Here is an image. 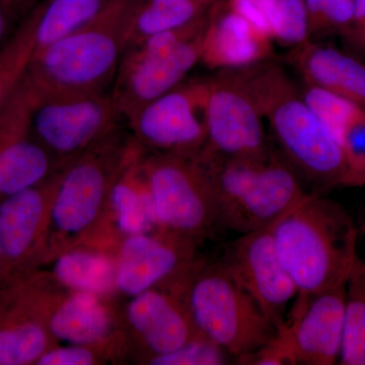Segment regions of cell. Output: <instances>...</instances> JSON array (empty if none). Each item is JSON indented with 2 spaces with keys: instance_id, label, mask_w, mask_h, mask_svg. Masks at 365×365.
Instances as JSON below:
<instances>
[{
  "instance_id": "cell-31",
  "label": "cell",
  "mask_w": 365,
  "mask_h": 365,
  "mask_svg": "<svg viewBox=\"0 0 365 365\" xmlns=\"http://www.w3.org/2000/svg\"><path fill=\"white\" fill-rule=\"evenodd\" d=\"M232 359L225 350L215 343L202 337L196 336L179 349L157 355L151 359L153 365H222L230 364Z\"/></svg>"
},
{
  "instance_id": "cell-36",
  "label": "cell",
  "mask_w": 365,
  "mask_h": 365,
  "mask_svg": "<svg viewBox=\"0 0 365 365\" xmlns=\"http://www.w3.org/2000/svg\"><path fill=\"white\" fill-rule=\"evenodd\" d=\"M4 255V250H2L1 242H0V256Z\"/></svg>"
},
{
  "instance_id": "cell-25",
  "label": "cell",
  "mask_w": 365,
  "mask_h": 365,
  "mask_svg": "<svg viewBox=\"0 0 365 365\" xmlns=\"http://www.w3.org/2000/svg\"><path fill=\"white\" fill-rule=\"evenodd\" d=\"M339 364L365 365V263L359 256L348 278Z\"/></svg>"
},
{
  "instance_id": "cell-32",
  "label": "cell",
  "mask_w": 365,
  "mask_h": 365,
  "mask_svg": "<svg viewBox=\"0 0 365 365\" xmlns=\"http://www.w3.org/2000/svg\"><path fill=\"white\" fill-rule=\"evenodd\" d=\"M37 0H0V50L18 32Z\"/></svg>"
},
{
  "instance_id": "cell-27",
  "label": "cell",
  "mask_w": 365,
  "mask_h": 365,
  "mask_svg": "<svg viewBox=\"0 0 365 365\" xmlns=\"http://www.w3.org/2000/svg\"><path fill=\"white\" fill-rule=\"evenodd\" d=\"M111 202L116 213L118 227L125 234H148L157 223L148 189L141 192L129 182H116L112 188Z\"/></svg>"
},
{
  "instance_id": "cell-4",
  "label": "cell",
  "mask_w": 365,
  "mask_h": 365,
  "mask_svg": "<svg viewBox=\"0 0 365 365\" xmlns=\"http://www.w3.org/2000/svg\"><path fill=\"white\" fill-rule=\"evenodd\" d=\"M197 158L212 184L218 225L240 235L276 222L309 194L273 151L263 160Z\"/></svg>"
},
{
  "instance_id": "cell-30",
  "label": "cell",
  "mask_w": 365,
  "mask_h": 365,
  "mask_svg": "<svg viewBox=\"0 0 365 365\" xmlns=\"http://www.w3.org/2000/svg\"><path fill=\"white\" fill-rule=\"evenodd\" d=\"M309 41L331 35L345 37L349 30L354 0H304Z\"/></svg>"
},
{
  "instance_id": "cell-1",
  "label": "cell",
  "mask_w": 365,
  "mask_h": 365,
  "mask_svg": "<svg viewBox=\"0 0 365 365\" xmlns=\"http://www.w3.org/2000/svg\"><path fill=\"white\" fill-rule=\"evenodd\" d=\"M242 78L267 120L281 157L321 190L365 184L355 165L302 98L287 72L272 60L241 68Z\"/></svg>"
},
{
  "instance_id": "cell-23",
  "label": "cell",
  "mask_w": 365,
  "mask_h": 365,
  "mask_svg": "<svg viewBox=\"0 0 365 365\" xmlns=\"http://www.w3.org/2000/svg\"><path fill=\"white\" fill-rule=\"evenodd\" d=\"M112 0H42L38 14L36 51L78 30L104 11Z\"/></svg>"
},
{
  "instance_id": "cell-18",
  "label": "cell",
  "mask_w": 365,
  "mask_h": 365,
  "mask_svg": "<svg viewBox=\"0 0 365 365\" xmlns=\"http://www.w3.org/2000/svg\"><path fill=\"white\" fill-rule=\"evenodd\" d=\"M181 264V254L170 242L146 234L129 235L116 264V287L138 295L172 275Z\"/></svg>"
},
{
  "instance_id": "cell-6",
  "label": "cell",
  "mask_w": 365,
  "mask_h": 365,
  "mask_svg": "<svg viewBox=\"0 0 365 365\" xmlns=\"http://www.w3.org/2000/svg\"><path fill=\"white\" fill-rule=\"evenodd\" d=\"M188 309L197 333L235 361L260 349L277 333L222 263L207 269L191 285Z\"/></svg>"
},
{
  "instance_id": "cell-15",
  "label": "cell",
  "mask_w": 365,
  "mask_h": 365,
  "mask_svg": "<svg viewBox=\"0 0 365 365\" xmlns=\"http://www.w3.org/2000/svg\"><path fill=\"white\" fill-rule=\"evenodd\" d=\"M287 61L306 85L339 96L365 109V64L336 48L309 41L290 49Z\"/></svg>"
},
{
  "instance_id": "cell-19",
  "label": "cell",
  "mask_w": 365,
  "mask_h": 365,
  "mask_svg": "<svg viewBox=\"0 0 365 365\" xmlns=\"http://www.w3.org/2000/svg\"><path fill=\"white\" fill-rule=\"evenodd\" d=\"M274 43L294 49L309 42L304 0H227Z\"/></svg>"
},
{
  "instance_id": "cell-12",
  "label": "cell",
  "mask_w": 365,
  "mask_h": 365,
  "mask_svg": "<svg viewBox=\"0 0 365 365\" xmlns=\"http://www.w3.org/2000/svg\"><path fill=\"white\" fill-rule=\"evenodd\" d=\"M36 93L26 74L0 112V194L37 186L49 173L48 150L34 136Z\"/></svg>"
},
{
  "instance_id": "cell-13",
  "label": "cell",
  "mask_w": 365,
  "mask_h": 365,
  "mask_svg": "<svg viewBox=\"0 0 365 365\" xmlns=\"http://www.w3.org/2000/svg\"><path fill=\"white\" fill-rule=\"evenodd\" d=\"M347 282L340 281L317 294L297 318L276 334L292 365L339 361Z\"/></svg>"
},
{
  "instance_id": "cell-26",
  "label": "cell",
  "mask_w": 365,
  "mask_h": 365,
  "mask_svg": "<svg viewBox=\"0 0 365 365\" xmlns=\"http://www.w3.org/2000/svg\"><path fill=\"white\" fill-rule=\"evenodd\" d=\"M38 14L35 6L18 32L0 50V112L25 76L36 51Z\"/></svg>"
},
{
  "instance_id": "cell-9",
  "label": "cell",
  "mask_w": 365,
  "mask_h": 365,
  "mask_svg": "<svg viewBox=\"0 0 365 365\" xmlns=\"http://www.w3.org/2000/svg\"><path fill=\"white\" fill-rule=\"evenodd\" d=\"M207 78H191L128 120L143 143L167 155L196 158L207 143Z\"/></svg>"
},
{
  "instance_id": "cell-3",
  "label": "cell",
  "mask_w": 365,
  "mask_h": 365,
  "mask_svg": "<svg viewBox=\"0 0 365 365\" xmlns=\"http://www.w3.org/2000/svg\"><path fill=\"white\" fill-rule=\"evenodd\" d=\"M140 0H112L85 26L34 53L26 78L39 95L108 93Z\"/></svg>"
},
{
  "instance_id": "cell-20",
  "label": "cell",
  "mask_w": 365,
  "mask_h": 365,
  "mask_svg": "<svg viewBox=\"0 0 365 365\" xmlns=\"http://www.w3.org/2000/svg\"><path fill=\"white\" fill-rule=\"evenodd\" d=\"M50 329L67 343L88 345L109 335L112 319L97 295L76 292L53 314Z\"/></svg>"
},
{
  "instance_id": "cell-14",
  "label": "cell",
  "mask_w": 365,
  "mask_h": 365,
  "mask_svg": "<svg viewBox=\"0 0 365 365\" xmlns=\"http://www.w3.org/2000/svg\"><path fill=\"white\" fill-rule=\"evenodd\" d=\"M273 43L227 0H220L209 9L200 62L216 71L254 66L272 58Z\"/></svg>"
},
{
  "instance_id": "cell-22",
  "label": "cell",
  "mask_w": 365,
  "mask_h": 365,
  "mask_svg": "<svg viewBox=\"0 0 365 365\" xmlns=\"http://www.w3.org/2000/svg\"><path fill=\"white\" fill-rule=\"evenodd\" d=\"M210 6L198 0H140L132 16L128 46L191 25L205 16Z\"/></svg>"
},
{
  "instance_id": "cell-11",
  "label": "cell",
  "mask_w": 365,
  "mask_h": 365,
  "mask_svg": "<svg viewBox=\"0 0 365 365\" xmlns=\"http://www.w3.org/2000/svg\"><path fill=\"white\" fill-rule=\"evenodd\" d=\"M279 220L240 235L228 244L222 262L277 332L287 326L288 304L297 297L294 282L276 248L274 230Z\"/></svg>"
},
{
  "instance_id": "cell-34",
  "label": "cell",
  "mask_w": 365,
  "mask_h": 365,
  "mask_svg": "<svg viewBox=\"0 0 365 365\" xmlns=\"http://www.w3.org/2000/svg\"><path fill=\"white\" fill-rule=\"evenodd\" d=\"M344 38L353 47L365 52V0H354L351 25Z\"/></svg>"
},
{
  "instance_id": "cell-35",
  "label": "cell",
  "mask_w": 365,
  "mask_h": 365,
  "mask_svg": "<svg viewBox=\"0 0 365 365\" xmlns=\"http://www.w3.org/2000/svg\"><path fill=\"white\" fill-rule=\"evenodd\" d=\"M199 2H201V4H205V6H212L213 4H215V2L220 1V0H198Z\"/></svg>"
},
{
  "instance_id": "cell-21",
  "label": "cell",
  "mask_w": 365,
  "mask_h": 365,
  "mask_svg": "<svg viewBox=\"0 0 365 365\" xmlns=\"http://www.w3.org/2000/svg\"><path fill=\"white\" fill-rule=\"evenodd\" d=\"M44 195L35 187L7 196L0 205V242L4 254L20 258L28 251L44 215Z\"/></svg>"
},
{
  "instance_id": "cell-2",
  "label": "cell",
  "mask_w": 365,
  "mask_h": 365,
  "mask_svg": "<svg viewBox=\"0 0 365 365\" xmlns=\"http://www.w3.org/2000/svg\"><path fill=\"white\" fill-rule=\"evenodd\" d=\"M274 237L297 289L287 324L317 294L348 279L359 257L357 230L342 205L313 192L281 216Z\"/></svg>"
},
{
  "instance_id": "cell-29",
  "label": "cell",
  "mask_w": 365,
  "mask_h": 365,
  "mask_svg": "<svg viewBox=\"0 0 365 365\" xmlns=\"http://www.w3.org/2000/svg\"><path fill=\"white\" fill-rule=\"evenodd\" d=\"M300 93L326 128L341 144L346 128L365 110L339 96L317 86L306 85Z\"/></svg>"
},
{
  "instance_id": "cell-5",
  "label": "cell",
  "mask_w": 365,
  "mask_h": 365,
  "mask_svg": "<svg viewBox=\"0 0 365 365\" xmlns=\"http://www.w3.org/2000/svg\"><path fill=\"white\" fill-rule=\"evenodd\" d=\"M208 11L185 28L127 47L111 90L122 119L128 121L144 106L176 88L200 63Z\"/></svg>"
},
{
  "instance_id": "cell-16",
  "label": "cell",
  "mask_w": 365,
  "mask_h": 365,
  "mask_svg": "<svg viewBox=\"0 0 365 365\" xmlns=\"http://www.w3.org/2000/svg\"><path fill=\"white\" fill-rule=\"evenodd\" d=\"M108 163L88 155L73 163L59 182L52 208L58 230L79 232L95 220L108 186Z\"/></svg>"
},
{
  "instance_id": "cell-7",
  "label": "cell",
  "mask_w": 365,
  "mask_h": 365,
  "mask_svg": "<svg viewBox=\"0 0 365 365\" xmlns=\"http://www.w3.org/2000/svg\"><path fill=\"white\" fill-rule=\"evenodd\" d=\"M207 143L199 157L263 160L272 153L263 115L241 68L222 69L207 78Z\"/></svg>"
},
{
  "instance_id": "cell-24",
  "label": "cell",
  "mask_w": 365,
  "mask_h": 365,
  "mask_svg": "<svg viewBox=\"0 0 365 365\" xmlns=\"http://www.w3.org/2000/svg\"><path fill=\"white\" fill-rule=\"evenodd\" d=\"M54 272L60 282L79 292L104 294L116 285V264L93 252L63 255L55 264Z\"/></svg>"
},
{
  "instance_id": "cell-10",
  "label": "cell",
  "mask_w": 365,
  "mask_h": 365,
  "mask_svg": "<svg viewBox=\"0 0 365 365\" xmlns=\"http://www.w3.org/2000/svg\"><path fill=\"white\" fill-rule=\"evenodd\" d=\"M120 119L111 93H36L32 131L46 150L71 155L104 138L117 128Z\"/></svg>"
},
{
  "instance_id": "cell-33",
  "label": "cell",
  "mask_w": 365,
  "mask_h": 365,
  "mask_svg": "<svg viewBox=\"0 0 365 365\" xmlns=\"http://www.w3.org/2000/svg\"><path fill=\"white\" fill-rule=\"evenodd\" d=\"M40 365H90L93 364V355L81 345L57 348L44 352L37 361Z\"/></svg>"
},
{
  "instance_id": "cell-28",
  "label": "cell",
  "mask_w": 365,
  "mask_h": 365,
  "mask_svg": "<svg viewBox=\"0 0 365 365\" xmlns=\"http://www.w3.org/2000/svg\"><path fill=\"white\" fill-rule=\"evenodd\" d=\"M47 335L35 323H23L0 330V365H24L38 361L45 352Z\"/></svg>"
},
{
  "instance_id": "cell-17",
  "label": "cell",
  "mask_w": 365,
  "mask_h": 365,
  "mask_svg": "<svg viewBox=\"0 0 365 365\" xmlns=\"http://www.w3.org/2000/svg\"><path fill=\"white\" fill-rule=\"evenodd\" d=\"M127 314L155 356L175 351L199 335L190 313L185 314L174 299L155 290L136 295Z\"/></svg>"
},
{
  "instance_id": "cell-8",
  "label": "cell",
  "mask_w": 365,
  "mask_h": 365,
  "mask_svg": "<svg viewBox=\"0 0 365 365\" xmlns=\"http://www.w3.org/2000/svg\"><path fill=\"white\" fill-rule=\"evenodd\" d=\"M146 184L158 225L194 235L217 223L212 184L197 157L165 155L153 160Z\"/></svg>"
}]
</instances>
